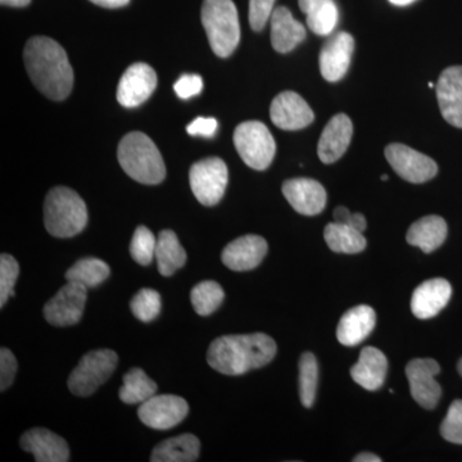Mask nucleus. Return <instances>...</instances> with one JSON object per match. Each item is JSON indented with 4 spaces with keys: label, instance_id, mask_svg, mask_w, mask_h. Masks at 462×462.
<instances>
[{
    "label": "nucleus",
    "instance_id": "6e6552de",
    "mask_svg": "<svg viewBox=\"0 0 462 462\" xmlns=\"http://www.w3.org/2000/svg\"><path fill=\"white\" fill-rule=\"evenodd\" d=\"M229 171L221 158L209 157L190 167L189 181L197 200L203 206L217 205L226 190Z\"/></svg>",
    "mask_w": 462,
    "mask_h": 462
},
{
    "label": "nucleus",
    "instance_id": "c756f323",
    "mask_svg": "<svg viewBox=\"0 0 462 462\" xmlns=\"http://www.w3.org/2000/svg\"><path fill=\"white\" fill-rule=\"evenodd\" d=\"M111 269L99 258L87 257L78 261L66 273L67 282H75L85 288H94L107 281Z\"/></svg>",
    "mask_w": 462,
    "mask_h": 462
},
{
    "label": "nucleus",
    "instance_id": "c9c22d12",
    "mask_svg": "<svg viewBox=\"0 0 462 462\" xmlns=\"http://www.w3.org/2000/svg\"><path fill=\"white\" fill-rule=\"evenodd\" d=\"M440 434L448 442L455 445H462V401H455L449 406L448 412L442 425H440Z\"/></svg>",
    "mask_w": 462,
    "mask_h": 462
},
{
    "label": "nucleus",
    "instance_id": "de8ad7c7",
    "mask_svg": "<svg viewBox=\"0 0 462 462\" xmlns=\"http://www.w3.org/2000/svg\"><path fill=\"white\" fill-rule=\"evenodd\" d=\"M416 0H389V3L393 5H397V7H406V5H412Z\"/></svg>",
    "mask_w": 462,
    "mask_h": 462
},
{
    "label": "nucleus",
    "instance_id": "4be33fe9",
    "mask_svg": "<svg viewBox=\"0 0 462 462\" xmlns=\"http://www.w3.org/2000/svg\"><path fill=\"white\" fill-rule=\"evenodd\" d=\"M376 325V314L370 306L361 305L346 311L340 319L337 338L340 345H360L372 334Z\"/></svg>",
    "mask_w": 462,
    "mask_h": 462
},
{
    "label": "nucleus",
    "instance_id": "a878e982",
    "mask_svg": "<svg viewBox=\"0 0 462 462\" xmlns=\"http://www.w3.org/2000/svg\"><path fill=\"white\" fill-rule=\"evenodd\" d=\"M200 443L193 434L170 438L154 447L152 462H193L199 460Z\"/></svg>",
    "mask_w": 462,
    "mask_h": 462
},
{
    "label": "nucleus",
    "instance_id": "bb28decb",
    "mask_svg": "<svg viewBox=\"0 0 462 462\" xmlns=\"http://www.w3.org/2000/svg\"><path fill=\"white\" fill-rule=\"evenodd\" d=\"M156 260L158 272L171 276L187 263V252L172 230L161 231L157 238Z\"/></svg>",
    "mask_w": 462,
    "mask_h": 462
},
{
    "label": "nucleus",
    "instance_id": "4c0bfd02",
    "mask_svg": "<svg viewBox=\"0 0 462 462\" xmlns=\"http://www.w3.org/2000/svg\"><path fill=\"white\" fill-rule=\"evenodd\" d=\"M17 373V360L12 351L3 346L0 349V391L11 387Z\"/></svg>",
    "mask_w": 462,
    "mask_h": 462
},
{
    "label": "nucleus",
    "instance_id": "37998d69",
    "mask_svg": "<svg viewBox=\"0 0 462 462\" xmlns=\"http://www.w3.org/2000/svg\"><path fill=\"white\" fill-rule=\"evenodd\" d=\"M351 212L346 207L340 206L338 208L334 209L333 217L334 223L348 225L349 218H351Z\"/></svg>",
    "mask_w": 462,
    "mask_h": 462
},
{
    "label": "nucleus",
    "instance_id": "7ed1b4c3",
    "mask_svg": "<svg viewBox=\"0 0 462 462\" xmlns=\"http://www.w3.org/2000/svg\"><path fill=\"white\" fill-rule=\"evenodd\" d=\"M118 162L124 171L141 184L157 185L165 180L166 166L160 151L145 134H127L118 145Z\"/></svg>",
    "mask_w": 462,
    "mask_h": 462
},
{
    "label": "nucleus",
    "instance_id": "a18cd8bd",
    "mask_svg": "<svg viewBox=\"0 0 462 462\" xmlns=\"http://www.w3.org/2000/svg\"><path fill=\"white\" fill-rule=\"evenodd\" d=\"M355 462H380L382 458L379 456L370 454V452H364V454H360L356 456L354 458Z\"/></svg>",
    "mask_w": 462,
    "mask_h": 462
},
{
    "label": "nucleus",
    "instance_id": "b1692460",
    "mask_svg": "<svg viewBox=\"0 0 462 462\" xmlns=\"http://www.w3.org/2000/svg\"><path fill=\"white\" fill-rule=\"evenodd\" d=\"M272 44L279 53H289L306 39V29L288 8L273 9L272 18Z\"/></svg>",
    "mask_w": 462,
    "mask_h": 462
},
{
    "label": "nucleus",
    "instance_id": "5701e85b",
    "mask_svg": "<svg viewBox=\"0 0 462 462\" xmlns=\"http://www.w3.org/2000/svg\"><path fill=\"white\" fill-rule=\"evenodd\" d=\"M388 360L375 346H365L357 364L352 367V379L367 391H378L385 382Z\"/></svg>",
    "mask_w": 462,
    "mask_h": 462
},
{
    "label": "nucleus",
    "instance_id": "2f4dec72",
    "mask_svg": "<svg viewBox=\"0 0 462 462\" xmlns=\"http://www.w3.org/2000/svg\"><path fill=\"white\" fill-rule=\"evenodd\" d=\"M319 383V365L315 355L306 352L300 360V396L305 407H312Z\"/></svg>",
    "mask_w": 462,
    "mask_h": 462
},
{
    "label": "nucleus",
    "instance_id": "aec40b11",
    "mask_svg": "<svg viewBox=\"0 0 462 462\" xmlns=\"http://www.w3.org/2000/svg\"><path fill=\"white\" fill-rule=\"evenodd\" d=\"M352 134L354 125L348 116L339 114L331 117L319 141L318 154L321 162L327 165L337 162L348 149Z\"/></svg>",
    "mask_w": 462,
    "mask_h": 462
},
{
    "label": "nucleus",
    "instance_id": "20e7f679",
    "mask_svg": "<svg viewBox=\"0 0 462 462\" xmlns=\"http://www.w3.org/2000/svg\"><path fill=\"white\" fill-rule=\"evenodd\" d=\"M88 208L75 190L66 187L53 188L44 202V225L56 238H72L85 229Z\"/></svg>",
    "mask_w": 462,
    "mask_h": 462
},
{
    "label": "nucleus",
    "instance_id": "f704fd0d",
    "mask_svg": "<svg viewBox=\"0 0 462 462\" xmlns=\"http://www.w3.org/2000/svg\"><path fill=\"white\" fill-rule=\"evenodd\" d=\"M20 266L16 258L11 254H3L0 256V307H5L9 297L14 294V284H16Z\"/></svg>",
    "mask_w": 462,
    "mask_h": 462
},
{
    "label": "nucleus",
    "instance_id": "4468645a",
    "mask_svg": "<svg viewBox=\"0 0 462 462\" xmlns=\"http://www.w3.org/2000/svg\"><path fill=\"white\" fill-rule=\"evenodd\" d=\"M157 75L145 63H134L124 72L117 88V100L127 108L138 107L153 94Z\"/></svg>",
    "mask_w": 462,
    "mask_h": 462
},
{
    "label": "nucleus",
    "instance_id": "72a5a7b5",
    "mask_svg": "<svg viewBox=\"0 0 462 462\" xmlns=\"http://www.w3.org/2000/svg\"><path fill=\"white\" fill-rule=\"evenodd\" d=\"M132 311L138 320L143 322H151L160 315L161 312V296L153 289H142L135 297L133 298Z\"/></svg>",
    "mask_w": 462,
    "mask_h": 462
},
{
    "label": "nucleus",
    "instance_id": "e433bc0d",
    "mask_svg": "<svg viewBox=\"0 0 462 462\" xmlns=\"http://www.w3.org/2000/svg\"><path fill=\"white\" fill-rule=\"evenodd\" d=\"M275 0H249V25L254 32H261L269 23Z\"/></svg>",
    "mask_w": 462,
    "mask_h": 462
},
{
    "label": "nucleus",
    "instance_id": "39448f33",
    "mask_svg": "<svg viewBox=\"0 0 462 462\" xmlns=\"http://www.w3.org/2000/svg\"><path fill=\"white\" fill-rule=\"evenodd\" d=\"M202 23L216 56H231L240 42L238 11L233 0H205Z\"/></svg>",
    "mask_w": 462,
    "mask_h": 462
},
{
    "label": "nucleus",
    "instance_id": "9b49d317",
    "mask_svg": "<svg viewBox=\"0 0 462 462\" xmlns=\"http://www.w3.org/2000/svg\"><path fill=\"white\" fill-rule=\"evenodd\" d=\"M189 413V404L175 394L149 398L139 406L138 416L152 430H167L180 424Z\"/></svg>",
    "mask_w": 462,
    "mask_h": 462
},
{
    "label": "nucleus",
    "instance_id": "a211bd4d",
    "mask_svg": "<svg viewBox=\"0 0 462 462\" xmlns=\"http://www.w3.org/2000/svg\"><path fill=\"white\" fill-rule=\"evenodd\" d=\"M21 448L32 454L38 462L69 461V445L62 437L44 428H33L23 434Z\"/></svg>",
    "mask_w": 462,
    "mask_h": 462
},
{
    "label": "nucleus",
    "instance_id": "79ce46f5",
    "mask_svg": "<svg viewBox=\"0 0 462 462\" xmlns=\"http://www.w3.org/2000/svg\"><path fill=\"white\" fill-rule=\"evenodd\" d=\"M348 226L354 227V229L357 231H361L364 233L367 227L366 217L363 214H352L351 218H349Z\"/></svg>",
    "mask_w": 462,
    "mask_h": 462
},
{
    "label": "nucleus",
    "instance_id": "1a4fd4ad",
    "mask_svg": "<svg viewBox=\"0 0 462 462\" xmlns=\"http://www.w3.org/2000/svg\"><path fill=\"white\" fill-rule=\"evenodd\" d=\"M88 300V288L75 282H67L65 287L48 300L44 306L45 320L54 327H71L81 320Z\"/></svg>",
    "mask_w": 462,
    "mask_h": 462
},
{
    "label": "nucleus",
    "instance_id": "0eeeda50",
    "mask_svg": "<svg viewBox=\"0 0 462 462\" xmlns=\"http://www.w3.org/2000/svg\"><path fill=\"white\" fill-rule=\"evenodd\" d=\"M118 356L112 349H96L81 358L69 378L71 393L79 397H89L105 384L116 370Z\"/></svg>",
    "mask_w": 462,
    "mask_h": 462
},
{
    "label": "nucleus",
    "instance_id": "6ab92c4d",
    "mask_svg": "<svg viewBox=\"0 0 462 462\" xmlns=\"http://www.w3.org/2000/svg\"><path fill=\"white\" fill-rule=\"evenodd\" d=\"M267 249V242L263 236L251 234L229 243L221 254V260L233 272H249L263 263Z\"/></svg>",
    "mask_w": 462,
    "mask_h": 462
},
{
    "label": "nucleus",
    "instance_id": "f8f14e48",
    "mask_svg": "<svg viewBox=\"0 0 462 462\" xmlns=\"http://www.w3.org/2000/svg\"><path fill=\"white\" fill-rule=\"evenodd\" d=\"M439 372V364L433 358H416L407 364L406 376L411 396L424 409L433 410L442 396V389L436 380Z\"/></svg>",
    "mask_w": 462,
    "mask_h": 462
},
{
    "label": "nucleus",
    "instance_id": "cd10ccee",
    "mask_svg": "<svg viewBox=\"0 0 462 462\" xmlns=\"http://www.w3.org/2000/svg\"><path fill=\"white\" fill-rule=\"evenodd\" d=\"M324 238L336 254H360L367 245L366 238L361 231L345 224H328L324 229Z\"/></svg>",
    "mask_w": 462,
    "mask_h": 462
},
{
    "label": "nucleus",
    "instance_id": "473e14b6",
    "mask_svg": "<svg viewBox=\"0 0 462 462\" xmlns=\"http://www.w3.org/2000/svg\"><path fill=\"white\" fill-rule=\"evenodd\" d=\"M157 239L151 230L145 226L136 227L134 233L130 254L135 263L148 266L156 258Z\"/></svg>",
    "mask_w": 462,
    "mask_h": 462
},
{
    "label": "nucleus",
    "instance_id": "ddd939ff",
    "mask_svg": "<svg viewBox=\"0 0 462 462\" xmlns=\"http://www.w3.org/2000/svg\"><path fill=\"white\" fill-rule=\"evenodd\" d=\"M355 51V39L351 33H334L325 42L320 51V71L322 78L329 83L342 80L351 65Z\"/></svg>",
    "mask_w": 462,
    "mask_h": 462
},
{
    "label": "nucleus",
    "instance_id": "f03ea898",
    "mask_svg": "<svg viewBox=\"0 0 462 462\" xmlns=\"http://www.w3.org/2000/svg\"><path fill=\"white\" fill-rule=\"evenodd\" d=\"M276 343L263 333L225 336L209 346L207 361L216 372L225 375H243L272 363Z\"/></svg>",
    "mask_w": 462,
    "mask_h": 462
},
{
    "label": "nucleus",
    "instance_id": "9d476101",
    "mask_svg": "<svg viewBox=\"0 0 462 462\" xmlns=\"http://www.w3.org/2000/svg\"><path fill=\"white\" fill-rule=\"evenodd\" d=\"M384 153L389 165L403 180L422 184L431 180L438 173L437 163L430 157L400 143L389 144Z\"/></svg>",
    "mask_w": 462,
    "mask_h": 462
},
{
    "label": "nucleus",
    "instance_id": "f3484780",
    "mask_svg": "<svg viewBox=\"0 0 462 462\" xmlns=\"http://www.w3.org/2000/svg\"><path fill=\"white\" fill-rule=\"evenodd\" d=\"M437 99L443 118L462 129V66L446 69L437 84Z\"/></svg>",
    "mask_w": 462,
    "mask_h": 462
},
{
    "label": "nucleus",
    "instance_id": "2eb2a0df",
    "mask_svg": "<svg viewBox=\"0 0 462 462\" xmlns=\"http://www.w3.org/2000/svg\"><path fill=\"white\" fill-rule=\"evenodd\" d=\"M270 117L273 124L279 129L293 132V130L305 129L312 124L315 115L300 94L294 91H284L273 100Z\"/></svg>",
    "mask_w": 462,
    "mask_h": 462
},
{
    "label": "nucleus",
    "instance_id": "ea45409f",
    "mask_svg": "<svg viewBox=\"0 0 462 462\" xmlns=\"http://www.w3.org/2000/svg\"><path fill=\"white\" fill-rule=\"evenodd\" d=\"M217 130V121L215 118L199 117L188 125L187 132L193 136H205V138H212Z\"/></svg>",
    "mask_w": 462,
    "mask_h": 462
},
{
    "label": "nucleus",
    "instance_id": "a19ab883",
    "mask_svg": "<svg viewBox=\"0 0 462 462\" xmlns=\"http://www.w3.org/2000/svg\"><path fill=\"white\" fill-rule=\"evenodd\" d=\"M333 3L334 0H298L300 11L306 14L307 17L320 14V12L329 7Z\"/></svg>",
    "mask_w": 462,
    "mask_h": 462
},
{
    "label": "nucleus",
    "instance_id": "09e8293b",
    "mask_svg": "<svg viewBox=\"0 0 462 462\" xmlns=\"http://www.w3.org/2000/svg\"><path fill=\"white\" fill-rule=\"evenodd\" d=\"M457 369H458V373H460L461 376H462V358L460 360V363H458Z\"/></svg>",
    "mask_w": 462,
    "mask_h": 462
},
{
    "label": "nucleus",
    "instance_id": "7c9ffc66",
    "mask_svg": "<svg viewBox=\"0 0 462 462\" xmlns=\"http://www.w3.org/2000/svg\"><path fill=\"white\" fill-rule=\"evenodd\" d=\"M224 289L218 282L206 281L191 289L190 300L194 310L199 316L214 314L224 302Z\"/></svg>",
    "mask_w": 462,
    "mask_h": 462
},
{
    "label": "nucleus",
    "instance_id": "f257e3e1",
    "mask_svg": "<svg viewBox=\"0 0 462 462\" xmlns=\"http://www.w3.org/2000/svg\"><path fill=\"white\" fill-rule=\"evenodd\" d=\"M23 60L32 84L53 100H63L74 87V71L66 51L47 36H35L26 42Z\"/></svg>",
    "mask_w": 462,
    "mask_h": 462
},
{
    "label": "nucleus",
    "instance_id": "c03bdc74",
    "mask_svg": "<svg viewBox=\"0 0 462 462\" xmlns=\"http://www.w3.org/2000/svg\"><path fill=\"white\" fill-rule=\"evenodd\" d=\"M94 5L105 8H121L129 5L130 0H90Z\"/></svg>",
    "mask_w": 462,
    "mask_h": 462
},
{
    "label": "nucleus",
    "instance_id": "423d86ee",
    "mask_svg": "<svg viewBox=\"0 0 462 462\" xmlns=\"http://www.w3.org/2000/svg\"><path fill=\"white\" fill-rule=\"evenodd\" d=\"M234 144L245 165L263 171L272 165L276 144L273 134L260 121H247L236 126Z\"/></svg>",
    "mask_w": 462,
    "mask_h": 462
},
{
    "label": "nucleus",
    "instance_id": "49530a36",
    "mask_svg": "<svg viewBox=\"0 0 462 462\" xmlns=\"http://www.w3.org/2000/svg\"><path fill=\"white\" fill-rule=\"evenodd\" d=\"M32 0H0L3 5H9V7H26V5H30Z\"/></svg>",
    "mask_w": 462,
    "mask_h": 462
},
{
    "label": "nucleus",
    "instance_id": "dca6fc26",
    "mask_svg": "<svg viewBox=\"0 0 462 462\" xmlns=\"http://www.w3.org/2000/svg\"><path fill=\"white\" fill-rule=\"evenodd\" d=\"M282 194L298 214L315 216L327 206V190L314 179H291L282 184Z\"/></svg>",
    "mask_w": 462,
    "mask_h": 462
},
{
    "label": "nucleus",
    "instance_id": "c85d7f7f",
    "mask_svg": "<svg viewBox=\"0 0 462 462\" xmlns=\"http://www.w3.org/2000/svg\"><path fill=\"white\" fill-rule=\"evenodd\" d=\"M157 393V384L144 370L134 367L124 375V385L120 389L121 401L127 404L143 403Z\"/></svg>",
    "mask_w": 462,
    "mask_h": 462
},
{
    "label": "nucleus",
    "instance_id": "412c9836",
    "mask_svg": "<svg viewBox=\"0 0 462 462\" xmlns=\"http://www.w3.org/2000/svg\"><path fill=\"white\" fill-rule=\"evenodd\" d=\"M452 296V287L445 279L422 282L412 294V314L421 320L434 318L442 311Z\"/></svg>",
    "mask_w": 462,
    "mask_h": 462
},
{
    "label": "nucleus",
    "instance_id": "8fccbe9b",
    "mask_svg": "<svg viewBox=\"0 0 462 462\" xmlns=\"http://www.w3.org/2000/svg\"><path fill=\"white\" fill-rule=\"evenodd\" d=\"M382 180L383 181H387L388 180V175H383L382 176Z\"/></svg>",
    "mask_w": 462,
    "mask_h": 462
},
{
    "label": "nucleus",
    "instance_id": "58836bf2",
    "mask_svg": "<svg viewBox=\"0 0 462 462\" xmlns=\"http://www.w3.org/2000/svg\"><path fill=\"white\" fill-rule=\"evenodd\" d=\"M202 89L203 80L199 75H182L173 85V90L181 99H189L199 94Z\"/></svg>",
    "mask_w": 462,
    "mask_h": 462
},
{
    "label": "nucleus",
    "instance_id": "393cba45",
    "mask_svg": "<svg viewBox=\"0 0 462 462\" xmlns=\"http://www.w3.org/2000/svg\"><path fill=\"white\" fill-rule=\"evenodd\" d=\"M447 233L448 227L440 216H425L410 226L406 240L425 254H431L445 243Z\"/></svg>",
    "mask_w": 462,
    "mask_h": 462
}]
</instances>
